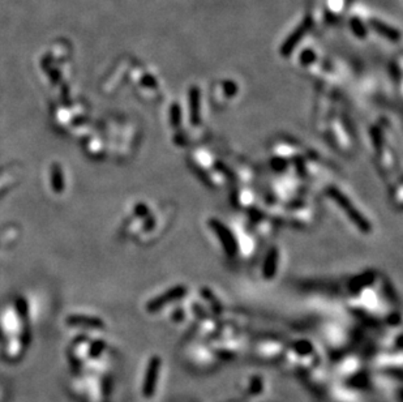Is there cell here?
Listing matches in <instances>:
<instances>
[{
  "mask_svg": "<svg viewBox=\"0 0 403 402\" xmlns=\"http://www.w3.org/2000/svg\"><path fill=\"white\" fill-rule=\"evenodd\" d=\"M240 391L246 402H258L266 394L265 379L261 375H249L240 383Z\"/></svg>",
  "mask_w": 403,
  "mask_h": 402,
  "instance_id": "4",
  "label": "cell"
},
{
  "mask_svg": "<svg viewBox=\"0 0 403 402\" xmlns=\"http://www.w3.org/2000/svg\"><path fill=\"white\" fill-rule=\"evenodd\" d=\"M336 374L338 376L339 380L355 388H357V380H360V377L363 380L366 379V368L357 356L342 359L336 368Z\"/></svg>",
  "mask_w": 403,
  "mask_h": 402,
  "instance_id": "2",
  "label": "cell"
},
{
  "mask_svg": "<svg viewBox=\"0 0 403 402\" xmlns=\"http://www.w3.org/2000/svg\"><path fill=\"white\" fill-rule=\"evenodd\" d=\"M159 376H161V359L158 356H154V358H152L149 367H147V380H145V385H144V389H145L147 397L154 396L157 391V384L159 382Z\"/></svg>",
  "mask_w": 403,
  "mask_h": 402,
  "instance_id": "6",
  "label": "cell"
},
{
  "mask_svg": "<svg viewBox=\"0 0 403 402\" xmlns=\"http://www.w3.org/2000/svg\"><path fill=\"white\" fill-rule=\"evenodd\" d=\"M286 347L281 341L277 339H264L255 347V356L257 361L264 363H275L282 359Z\"/></svg>",
  "mask_w": 403,
  "mask_h": 402,
  "instance_id": "3",
  "label": "cell"
},
{
  "mask_svg": "<svg viewBox=\"0 0 403 402\" xmlns=\"http://www.w3.org/2000/svg\"><path fill=\"white\" fill-rule=\"evenodd\" d=\"M330 193H331V196L336 199V201L338 202L339 207H342L343 209L348 210L346 213H348V217L352 219V221L357 223L359 228H363V230H368V228H369V225H368V222L364 219V217L357 213V210L354 208V205L351 204V201L348 200V197H346L342 192H339L338 190H334V188H333Z\"/></svg>",
  "mask_w": 403,
  "mask_h": 402,
  "instance_id": "5",
  "label": "cell"
},
{
  "mask_svg": "<svg viewBox=\"0 0 403 402\" xmlns=\"http://www.w3.org/2000/svg\"><path fill=\"white\" fill-rule=\"evenodd\" d=\"M226 402H238V401H226Z\"/></svg>",
  "mask_w": 403,
  "mask_h": 402,
  "instance_id": "7",
  "label": "cell"
},
{
  "mask_svg": "<svg viewBox=\"0 0 403 402\" xmlns=\"http://www.w3.org/2000/svg\"><path fill=\"white\" fill-rule=\"evenodd\" d=\"M282 361L289 367L287 370L304 372L317 370V365L320 363V358L316 350L307 341H298L293 346L286 347Z\"/></svg>",
  "mask_w": 403,
  "mask_h": 402,
  "instance_id": "1",
  "label": "cell"
}]
</instances>
